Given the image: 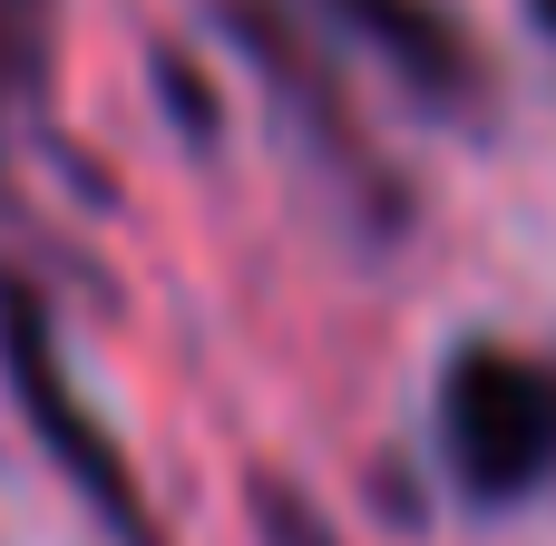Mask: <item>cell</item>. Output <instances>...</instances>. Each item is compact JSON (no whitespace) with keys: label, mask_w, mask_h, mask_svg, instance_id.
Masks as SVG:
<instances>
[{"label":"cell","mask_w":556,"mask_h":546,"mask_svg":"<svg viewBox=\"0 0 556 546\" xmlns=\"http://www.w3.org/2000/svg\"><path fill=\"white\" fill-rule=\"evenodd\" d=\"M0 381H10V401H20V420H29V440L59 459V479L108 518V537L117 546H156V508H147L137 469H127L117 430L78 401L68 352H59V322H49V303H39V283H29L20 264H0Z\"/></svg>","instance_id":"6da1fadb"},{"label":"cell","mask_w":556,"mask_h":546,"mask_svg":"<svg viewBox=\"0 0 556 546\" xmlns=\"http://www.w3.org/2000/svg\"><path fill=\"white\" fill-rule=\"evenodd\" d=\"M440 459L459 498L518 508L556 469V371L518 342H459L440 361Z\"/></svg>","instance_id":"7a4b0ae2"},{"label":"cell","mask_w":556,"mask_h":546,"mask_svg":"<svg viewBox=\"0 0 556 546\" xmlns=\"http://www.w3.org/2000/svg\"><path fill=\"white\" fill-rule=\"evenodd\" d=\"M342 39H362L401 88H420L430 107H479L489 88V59L469 39V20L450 0H313Z\"/></svg>","instance_id":"3957f363"},{"label":"cell","mask_w":556,"mask_h":546,"mask_svg":"<svg viewBox=\"0 0 556 546\" xmlns=\"http://www.w3.org/2000/svg\"><path fill=\"white\" fill-rule=\"evenodd\" d=\"M254 528H264V546H332L323 508H313L293 479H254Z\"/></svg>","instance_id":"277c9868"},{"label":"cell","mask_w":556,"mask_h":546,"mask_svg":"<svg viewBox=\"0 0 556 546\" xmlns=\"http://www.w3.org/2000/svg\"><path fill=\"white\" fill-rule=\"evenodd\" d=\"M0 20H29V39L49 29V0H0Z\"/></svg>","instance_id":"5b68a950"},{"label":"cell","mask_w":556,"mask_h":546,"mask_svg":"<svg viewBox=\"0 0 556 546\" xmlns=\"http://www.w3.org/2000/svg\"><path fill=\"white\" fill-rule=\"evenodd\" d=\"M528 20H538V29H547V39H556V0H528Z\"/></svg>","instance_id":"8992f818"}]
</instances>
